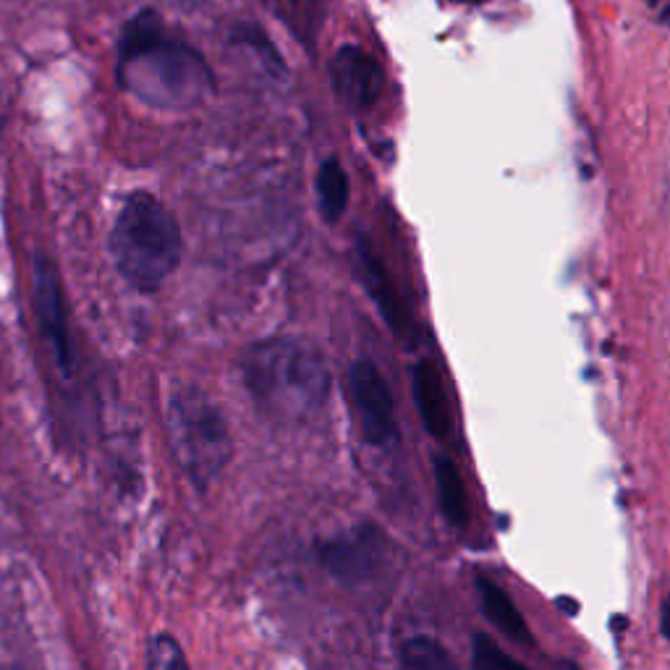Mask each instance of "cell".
I'll return each instance as SVG.
<instances>
[{"label":"cell","mask_w":670,"mask_h":670,"mask_svg":"<svg viewBox=\"0 0 670 670\" xmlns=\"http://www.w3.org/2000/svg\"><path fill=\"white\" fill-rule=\"evenodd\" d=\"M168 438L181 474L200 492H208L233 459L226 414L197 386H181L168 401Z\"/></svg>","instance_id":"cell-4"},{"label":"cell","mask_w":670,"mask_h":670,"mask_svg":"<svg viewBox=\"0 0 670 670\" xmlns=\"http://www.w3.org/2000/svg\"><path fill=\"white\" fill-rule=\"evenodd\" d=\"M652 3H654V0H652Z\"/></svg>","instance_id":"cell-20"},{"label":"cell","mask_w":670,"mask_h":670,"mask_svg":"<svg viewBox=\"0 0 670 670\" xmlns=\"http://www.w3.org/2000/svg\"><path fill=\"white\" fill-rule=\"evenodd\" d=\"M436 482H438L440 511H443L448 524L467 527L469 503H467V490H463L461 471L451 459H446V456H438L436 459Z\"/></svg>","instance_id":"cell-13"},{"label":"cell","mask_w":670,"mask_h":670,"mask_svg":"<svg viewBox=\"0 0 670 670\" xmlns=\"http://www.w3.org/2000/svg\"><path fill=\"white\" fill-rule=\"evenodd\" d=\"M401 666L409 670H451V654L438 639L411 637L401 644Z\"/></svg>","instance_id":"cell-14"},{"label":"cell","mask_w":670,"mask_h":670,"mask_svg":"<svg viewBox=\"0 0 670 670\" xmlns=\"http://www.w3.org/2000/svg\"><path fill=\"white\" fill-rule=\"evenodd\" d=\"M147 666L160 670H176V668H187L189 662L183 658L181 644L176 642L171 634H158L150 639V644H147Z\"/></svg>","instance_id":"cell-15"},{"label":"cell","mask_w":670,"mask_h":670,"mask_svg":"<svg viewBox=\"0 0 670 670\" xmlns=\"http://www.w3.org/2000/svg\"><path fill=\"white\" fill-rule=\"evenodd\" d=\"M411 390H414V401L419 417L424 422V430L438 440L448 438V432H451V409H448L446 388L436 364L427 362V359H419L411 367Z\"/></svg>","instance_id":"cell-10"},{"label":"cell","mask_w":670,"mask_h":670,"mask_svg":"<svg viewBox=\"0 0 670 670\" xmlns=\"http://www.w3.org/2000/svg\"><path fill=\"white\" fill-rule=\"evenodd\" d=\"M660 629L666 639H670V598L666 600V606H662V616H660Z\"/></svg>","instance_id":"cell-17"},{"label":"cell","mask_w":670,"mask_h":670,"mask_svg":"<svg viewBox=\"0 0 670 670\" xmlns=\"http://www.w3.org/2000/svg\"><path fill=\"white\" fill-rule=\"evenodd\" d=\"M116 79L144 106L160 110L197 108L216 90L204 58L168 32L154 11H142L123 27Z\"/></svg>","instance_id":"cell-1"},{"label":"cell","mask_w":670,"mask_h":670,"mask_svg":"<svg viewBox=\"0 0 670 670\" xmlns=\"http://www.w3.org/2000/svg\"><path fill=\"white\" fill-rule=\"evenodd\" d=\"M0 139H3V106H0Z\"/></svg>","instance_id":"cell-18"},{"label":"cell","mask_w":670,"mask_h":670,"mask_svg":"<svg viewBox=\"0 0 670 670\" xmlns=\"http://www.w3.org/2000/svg\"><path fill=\"white\" fill-rule=\"evenodd\" d=\"M474 587H477V598H480L482 613L488 621L496 626L498 631H503L508 639L519 644H532V634H529L524 616L519 613L513 600L500 589L496 581H490L482 573L474 577Z\"/></svg>","instance_id":"cell-11"},{"label":"cell","mask_w":670,"mask_h":670,"mask_svg":"<svg viewBox=\"0 0 670 670\" xmlns=\"http://www.w3.org/2000/svg\"><path fill=\"white\" fill-rule=\"evenodd\" d=\"M453 3H480V0H453Z\"/></svg>","instance_id":"cell-19"},{"label":"cell","mask_w":670,"mask_h":670,"mask_svg":"<svg viewBox=\"0 0 670 670\" xmlns=\"http://www.w3.org/2000/svg\"><path fill=\"white\" fill-rule=\"evenodd\" d=\"M330 82L341 102L353 110H367L380 100L386 77L370 53L357 46H346L330 63Z\"/></svg>","instance_id":"cell-8"},{"label":"cell","mask_w":670,"mask_h":670,"mask_svg":"<svg viewBox=\"0 0 670 670\" xmlns=\"http://www.w3.org/2000/svg\"><path fill=\"white\" fill-rule=\"evenodd\" d=\"M241 382L262 417L307 422L328 407L330 370L326 357L299 336L257 341L239 359Z\"/></svg>","instance_id":"cell-2"},{"label":"cell","mask_w":670,"mask_h":670,"mask_svg":"<svg viewBox=\"0 0 670 670\" xmlns=\"http://www.w3.org/2000/svg\"><path fill=\"white\" fill-rule=\"evenodd\" d=\"M32 304L42 336H46L50 353H53V362L69 378L73 370V343L69 314H66L63 283L56 262L46 252H37L32 257Z\"/></svg>","instance_id":"cell-6"},{"label":"cell","mask_w":670,"mask_h":670,"mask_svg":"<svg viewBox=\"0 0 670 670\" xmlns=\"http://www.w3.org/2000/svg\"><path fill=\"white\" fill-rule=\"evenodd\" d=\"M349 390L353 409L367 443L386 448L399 438V419H396V401L388 380L370 359H357L349 367Z\"/></svg>","instance_id":"cell-7"},{"label":"cell","mask_w":670,"mask_h":670,"mask_svg":"<svg viewBox=\"0 0 670 670\" xmlns=\"http://www.w3.org/2000/svg\"><path fill=\"white\" fill-rule=\"evenodd\" d=\"M320 566L346 587H359L372 581L382 571L388 558V540L378 527L364 524L318 544Z\"/></svg>","instance_id":"cell-5"},{"label":"cell","mask_w":670,"mask_h":670,"mask_svg":"<svg viewBox=\"0 0 670 670\" xmlns=\"http://www.w3.org/2000/svg\"><path fill=\"white\" fill-rule=\"evenodd\" d=\"M359 264H362L367 291H370L372 301L378 304L382 320L388 322V328L399 338H403V341L409 343L414 341V320H411L409 309L403 307L399 291H396V286L390 281L386 268H382V262L374 257V252L364 239H359Z\"/></svg>","instance_id":"cell-9"},{"label":"cell","mask_w":670,"mask_h":670,"mask_svg":"<svg viewBox=\"0 0 670 670\" xmlns=\"http://www.w3.org/2000/svg\"><path fill=\"white\" fill-rule=\"evenodd\" d=\"M108 249L123 281L137 293L152 297L181 264V226L158 194L137 189L121 202Z\"/></svg>","instance_id":"cell-3"},{"label":"cell","mask_w":670,"mask_h":670,"mask_svg":"<svg viewBox=\"0 0 670 670\" xmlns=\"http://www.w3.org/2000/svg\"><path fill=\"white\" fill-rule=\"evenodd\" d=\"M471 660H474V668L480 670H524V666H521L519 660L508 658V654L484 634L474 637V652H471Z\"/></svg>","instance_id":"cell-16"},{"label":"cell","mask_w":670,"mask_h":670,"mask_svg":"<svg viewBox=\"0 0 670 670\" xmlns=\"http://www.w3.org/2000/svg\"><path fill=\"white\" fill-rule=\"evenodd\" d=\"M314 189H318V208L320 216L326 223L336 226L341 223V218L349 210V200H351V181L349 173L341 160L336 154H330L320 163L318 179H314Z\"/></svg>","instance_id":"cell-12"}]
</instances>
